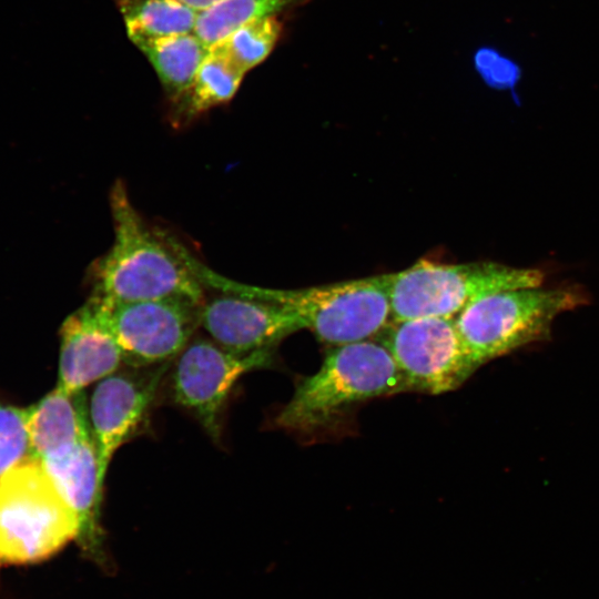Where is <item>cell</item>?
<instances>
[{"instance_id": "6da1fadb", "label": "cell", "mask_w": 599, "mask_h": 599, "mask_svg": "<svg viewBox=\"0 0 599 599\" xmlns=\"http://www.w3.org/2000/svg\"><path fill=\"white\" fill-rule=\"evenodd\" d=\"M110 207L114 240L91 266V296L111 302L180 297L202 304L203 285L171 236L148 226L118 180Z\"/></svg>"}, {"instance_id": "7a4b0ae2", "label": "cell", "mask_w": 599, "mask_h": 599, "mask_svg": "<svg viewBox=\"0 0 599 599\" xmlns=\"http://www.w3.org/2000/svg\"><path fill=\"white\" fill-rule=\"evenodd\" d=\"M402 392H407L403 376L378 339L331 346L319 368L297 383L274 424L314 436L342 425L361 404Z\"/></svg>"}, {"instance_id": "3957f363", "label": "cell", "mask_w": 599, "mask_h": 599, "mask_svg": "<svg viewBox=\"0 0 599 599\" xmlns=\"http://www.w3.org/2000/svg\"><path fill=\"white\" fill-rule=\"evenodd\" d=\"M195 274L203 286L282 305L329 347L375 338L392 319L387 274L296 290L241 284L202 263Z\"/></svg>"}, {"instance_id": "277c9868", "label": "cell", "mask_w": 599, "mask_h": 599, "mask_svg": "<svg viewBox=\"0 0 599 599\" xmlns=\"http://www.w3.org/2000/svg\"><path fill=\"white\" fill-rule=\"evenodd\" d=\"M78 534L77 516L38 458L0 476V568L47 560Z\"/></svg>"}, {"instance_id": "5b68a950", "label": "cell", "mask_w": 599, "mask_h": 599, "mask_svg": "<svg viewBox=\"0 0 599 599\" xmlns=\"http://www.w3.org/2000/svg\"><path fill=\"white\" fill-rule=\"evenodd\" d=\"M588 302L579 285L507 290L471 302L455 321L478 369L522 346L548 339L558 315Z\"/></svg>"}, {"instance_id": "8992f818", "label": "cell", "mask_w": 599, "mask_h": 599, "mask_svg": "<svg viewBox=\"0 0 599 599\" xmlns=\"http://www.w3.org/2000/svg\"><path fill=\"white\" fill-rule=\"evenodd\" d=\"M392 319L454 317L471 302L491 293L541 286L538 268L495 262L443 264L419 260L387 274Z\"/></svg>"}, {"instance_id": "52a82bcc", "label": "cell", "mask_w": 599, "mask_h": 599, "mask_svg": "<svg viewBox=\"0 0 599 599\" xmlns=\"http://www.w3.org/2000/svg\"><path fill=\"white\" fill-rule=\"evenodd\" d=\"M87 303L119 345L129 367L172 362L200 327L203 304L180 297L111 302L93 296Z\"/></svg>"}, {"instance_id": "ba28073f", "label": "cell", "mask_w": 599, "mask_h": 599, "mask_svg": "<svg viewBox=\"0 0 599 599\" xmlns=\"http://www.w3.org/2000/svg\"><path fill=\"white\" fill-rule=\"evenodd\" d=\"M273 351L238 355L210 337L192 338L173 359L166 374L171 400L219 441L230 395L245 374L272 364Z\"/></svg>"}, {"instance_id": "9c48e42d", "label": "cell", "mask_w": 599, "mask_h": 599, "mask_svg": "<svg viewBox=\"0 0 599 599\" xmlns=\"http://www.w3.org/2000/svg\"><path fill=\"white\" fill-rule=\"evenodd\" d=\"M376 339L390 353L407 390L440 395L477 370L454 317L390 319Z\"/></svg>"}, {"instance_id": "30bf717a", "label": "cell", "mask_w": 599, "mask_h": 599, "mask_svg": "<svg viewBox=\"0 0 599 599\" xmlns=\"http://www.w3.org/2000/svg\"><path fill=\"white\" fill-rule=\"evenodd\" d=\"M172 362L121 367L97 383L88 414L102 490L114 454L143 426Z\"/></svg>"}, {"instance_id": "8fae6325", "label": "cell", "mask_w": 599, "mask_h": 599, "mask_svg": "<svg viewBox=\"0 0 599 599\" xmlns=\"http://www.w3.org/2000/svg\"><path fill=\"white\" fill-rule=\"evenodd\" d=\"M200 326L217 345L238 355L273 351L303 329L297 317L280 304L224 292L203 302Z\"/></svg>"}, {"instance_id": "7c38bea8", "label": "cell", "mask_w": 599, "mask_h": 599, "mask_svg": "<svg viewBox=\"0 0 599 599\" xmlns=\"http://www.w3.org/2000/svg\"><path fill=\"white\" fill-rule=\"evenodd\" d=\"M39 460L77 516L79 534L75 541L84 557L104 570L110 569L101 526L103 490L92 437Z\"/></svg>"}, {"instance_id": "4fadbf2b", "label": "cell", "mask_w": 599, "mask_h": 599, "mask_svg": "<svg viewBox=\"0 0 599 599\" xmlns=\"http://www.w3.org/2000/svg\"><path fill=\"white\" fill-rule=\"evenodd\" d=\"M59 336L57 386L69 393L82 392L124 365L119 345L88 303L65 318Z\"/></svg>"}, {"instance_id": "5bb4252c", "label": "cell", "mask_w": 599, "mask_h": 599, "mask_svg": "<svg viewBox=\"0 0 599 599\" xmlns=\"http://www.w3.org/2000/svg\"><path fill=\"white\" fill-rule=\"evenodd\" d=\"M31 456L43 459L92 437L83 390L59 386L27 408Z\"/></svg>"}, {"instance_id": "9a60e30c", "label": "cell", "mask_w": 599, "mask_h": 599, "mask_svg": "<svg viewBox=\"0 0 599 599\" xmlns=\"http://www.w3.org/2000/svg\"><path fill=\"white\" fill-rule=\"evenodd\" d=\"M245 74L219 44L211 47L190 85L171 102L172 124L183 126L211 109L229 102Z\"/></svg>"}, {"instance_id": "2e32d148", "label": "cell", "mask_w": 599, "mask_h": 599, "mask_svg": "<svg viewBox=\"0 0 599 599\" xmlns=\"http://www.w3.org/2000/svg\"><path fill=\"white\" fill-rule=\"evenodd\" d=\"M153 67L173 102L190 85L210 48L194 33H183L133 42Z\"/></svg>"}, {"instance_id": "e0dca14e", "label": "cell", "mask_w": 599, "mask_h": 599, "mask_svg": "<svg viewBox=\"0 0 599 599\" xmlns=\"http://www.w3.org/2000/svg\"><path fill=\"white\" fill-rule=\"evenodd\" d=\"M132 42L194 32L199 11L180 0H115Z\"/></svg>"}, {"instance_id": "ac0fdd59", "label": "cell", "mask_w": 599, "mask_h": 599, "mask_svg": "<svg viewBox=\"0 0 599 599\" xmlns=\"http://www.w3.org/2000/svg\"><path fill=\"white\" fill-rule=\"evenodd\" d=\"M306 0H223L199 12L194 33L209 47L225 39L240 27L283 11Z\"/></svg>"}, {"instance_id": "d6986e66", "label": "cell", "mask_w": 599, "mask_h": 599, "mask_svg": "<svg viewBox=\"0 0 599 599\" xmlns=\"http://www.w3.org/2000/svg\"><path fill=\"white\" fill-rule=\"evenodd\" d=\"M282 30L283 23L278 16L268 17L240 27L216 44L247 73L271 54Z\"/></svg>"}, {"instance_id": "ffe728a7", "label": "cell", "mask_w": 599, "mask_h": 599, "mask_svg": "<svg viewBox=\"0 0 599 599\" xmlns=\"http://www.w3.org/2000/svg\"><path fill=\"white\" fill-rule=\"evenodd\" d=\"M29 456L27 408L0 399V476Z\"/></svg>"}, {"instance_id": "44dd1931", "label": "cell", "mask_w": 599, "mask_h": 599, "mask_svg": "<svg viewBox=\"0 0 599 599\" xmlns=\"http://www.w3.org/2000/svg\"><path fill=\"white\" fill-rule=\"evenodd\" d=\"M474 65L481 80L495 90L514 93L524 75V69L516 59L489 45L475 52Z\"/></svg>"}, {"instance_id": "7402d4cb", "label": "cell", "mask_w": 599, "mask_h": 599, "mask_svg": "<svg viewBox=\"0 0 599 599\" xmlns=\"http://www.w3.org/2000/svg\"><path fill=\"white\" fill-rule=\"evenodd\" d=\"M182 2H184L185 4L190 6L191 8H193L194 10L201 12V11H204L211 7H213L214 4L223 1V0H180Z\"/></svg>"}]
</instances>
